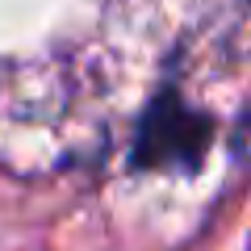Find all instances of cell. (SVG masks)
Wrapping results in <instances>:
<instances>
[{"label":"cell","mask_w":251,"mask_h":251,"mask_svg":"<svg viewBox=\"0 0 251 251\" xmlns=\"http://www.w3.org/2000/svg\"><path fill=\"white\" fill-rule=\"evenodd\" d=\"M214 122L193 109L176 88H163L147 105L134 134V163L138 168H193L209 151Z\"/></svg>","instance_id":"cell-1"}]
</instances>
